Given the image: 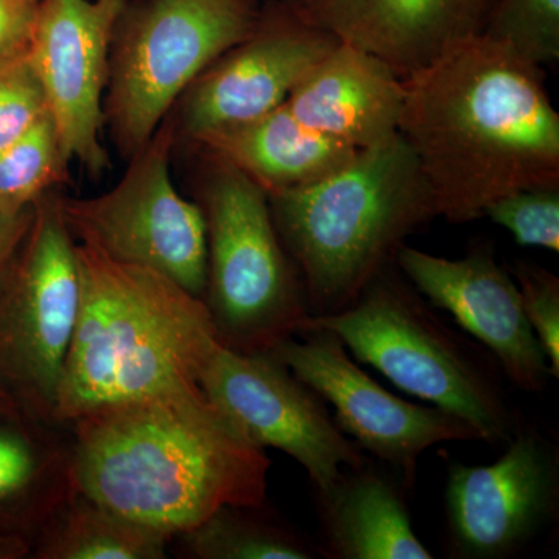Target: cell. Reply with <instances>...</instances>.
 Here are the masks:
<instances>
[{
  "instance_id": "1",
  "label": "cell",
  "mask_w": 559,
  "mask_h": 559,
  "mask_svg": "<svg viewBox=\"0 0 559 559\" xmlns=\"http://www.w3.org/2000/svg\"><path fill=\"white\" fill-rule=\"evenodd\" d=\"M399 132L437 216L484 218L511 191L559 183V114L543 70L480 35L404 76Z\"/></svg>"
},
{
  "instance_id": "2",
  "label": "cell",
  "mask_w": 559,
  "mask_h": 559,
  "mask_svg": "<svg viewBox=\"0 0 559 559\" xmlns=\"http://www.w3.org/2000/svg\"><path fill=\"white\" fill-rule=\"evenodd\" d=\"M64 428L75 491L171 538L221 507L267 503L271 459L200 382L98 407Z\"/></svg>"
},
{
  "instance_id": "3",
  "label": "cell",
  "mask_w": 559,
  "mask_h": 559,
  "mask_svg": "<svg viewBox=\"0 0 559 559\" xmlns=\"http://www.w3.org/2000/svg\"><path fill=\"white\" fill-rule=\"evenodd\" d=\"M81 301L55 423L198 382L216 344L204 301L76 242Z\"/></svg>"
},
{
  "instance_id": "4",
  "label": "cell",
  "mask_w": 559,
  "mask_h": 559,
  "mask_svg": "<svg viewBox=\"0 0 559 559\" xmlns=\"http://www.w3.org/2000/svg\"><path fill=\"white\" fill-rule=\"evenodd\" d=\"M267 197L312 318L355 304L395 263L404 241L437 218L428 182L400 132L360 150L329 178Z\"/></svg>"
},
{
  "instance_id": "5",
  "label": "cell",
  "mask_w": 559,
  "mask_h": 559,
  "mask_svg": "<svg viewBox=\"0 0 559 559\" xmlns=\"http://www.w3.org/2000/svg\"><path fill=\"white\" fill-rule=\"evenodd\" d=\"M308 329L336 334L353 358L403 392L469 423L485 443L507 444L524 425L487 349L443 322L392 266L344 311L311 316L301 331Z\"/></svg>"
},
{
  "instance_id": "6",
  "label": "cell",
  "mask_w": 559,
  "mask_h": 559,
  "mask_svg": "<svg viewBox=\"0 0 559 559\" xmlns=\"http://www.w3.org/2000/svg\"><path fill=\"white\" fill-rule=\"evenodd\" d=\"M210 156L200 207L207 237L205 307L224 347L270 353L311 318L296 264L280 240L267 191Z\"/></svg>"
},
{
  "instance_id": "7",
  "label": "cell",
  "mask_w": 559,
  "mask_h": 559,
  "mask_svg": "<svg viewBox=\"0 0 559 559\" xmlns=\"http://www.w3.org/2000/svg\"><path fill=\"white\" fill-rule=\"evenodd\" d=\"M252 0H145L124 11L109 58L105 123L127 159L209 66L259 24Z\"/></svg>"
},
{
  "instance_id": "8",
  "label": "cell",
  "mask_w": 559,
  "mask_h": 559,
  "mask_svg": "<svg viewBox=\"0 0 559 559\" xmlns=\"http://www.w3.org/2000/svg\"><path fill=\"white\" fill-rule=\"evenodd\" d=\"M81 301L76 241L58 194L35 216L0 282V388L22 414L55 423Z\"/></svg>"
},
{
  "instance_id": "9",
  "label": "cell",
  "mask_w": 559,
  "mask_h": 559,
  "mask_svg": "<svg viewBox=\"0 0 559 559\" xmlns=\"http://www.w3.org/2000/svg\"><path fill=\"white\" fill-rule=\"evenodd\" d=\"M176 131L175 121H164L106 193L58 197V204L76 242L119 263L165 275L202 300L207 282L205 221L200 204L180 197L173 183Z\"/></svg>"
},
{
  "instance_id": "10",
  "label": "cell",
  "mask_w": 559,
  "mask_h": 559,
  "mask_svg": "<svg viewBox=\"0 0 559 559\" xmlns=\"http://www.w3.org/2000/svg\"><path fill=\"white\" fill-rule=\"evenodd\" d=\"M198 382L255 447L296 460L316 492L367 463L366 452L331 417L325 401L272 353H240L216 344Z\"/></svg>"
},
{
  "instance_id": "11",
  "label": "cell",
  "mask_w": 559,
  "mask_h": 559,
  "mask_svg": "<svg viewBox=\"0 0 559 559\" xmlns=\"http://www.w3.org/2000/svg\"><path fill=\"white\" fill-rule=\"evenodd\" d=\"M272 355L331 404L334 419L356 444L415 484L425 451L448 441H481L450 412L393 395L353 360L336 334L308 329L283 341Z\"/></svg>"
},
{
  "instance_id": "12",
  "label": "cell",
  "mask_w": 559,
  "mask_h": 559,
  "mask_svg": "<svg viewBox=\"0 0 559 559\" xmlns=\"http://www.w3.org/2000/svg\"><path fill=\"white\" fill-rule=\"evenodd\" d=\"M130 0H40L28 57L43 84L51 119L69 162L92 178L110 168L103 146V92L110 47Z\"/></svg>"
},
{
  "instance_id": "13",
  "label": "cell",
  "mask_w": 559,
  "mask_h": 559,
  "mask_svg": "<svg viewBox=\"0 0 559 559\" xmlns=\"http://www.w3.org/2000/svg\"><path fill=\"white\" fill-rule=\"evenodd\" d=\"M495 463L448 469L452 557L503 559L524 550L554 521L559 463L554 443L522 425Z\"/></svg>"
},
{
  "instance_id": "14",
  "label": "cell",
  "mask_w": 559,
  "mask_h": 559,
  "mask_svg": "<svg viewBox=\"0 0 559 559\" xmlns=\"http://www.w3.org/2000/svg\"><path fill=\"white\" fill-rule=\"evenodd\" d=\"M340 43L286 7L260 17L248 38L221 55L183 92L180 132L193 140L267 116L288 102Z\"/></svg>"
},
{
  "instance_id": "15",
  "label": "cell",
  "mask_w": 559,
  "mask_h": 559,
  "mask_svg": "<svg viewBox=\"0 0 559 559\" xmlns=\"http://www.w3.org/2000/svg\"><path fill=\"white\" fill-rule=\"evenodd\" d=\"M395 264L433 308L451 314L487 349L516 388L527 393L546 389L551 378L546 353L525 318L516 280L491 250L452 260L403 245Z\"/></svg>"
},
{
  "instance_id": "16",
  "label": "cell",
  "mask_w": 559,
  "mask_h": 559,
  "mask_svg": "<svg viewBox=\"0 0 559 559\" xmlns=\"http://www.w3.org/2000/svg\"><path fill=\"white\" fill-rule=\"evenodd\" d=\"M498 0H286L312 27L380 58L404 79L485 32Z\"/></svg>"
},
{
  "instance_id": "17",
  "label": "cell",
  "mask_w": 559,
  "mask_h": 559,
  "mask_svg": "<svg viewBox=\"0 0 559 559\" xmlns=\"http://www.w3.org/2000/svg\"><path fill=\"white\" fill-rule=\"evenodd\" d=\"M403 79L374 55L340 43L286 106L304 127L356 150L371 148L399 132Z\"/></svg>"
},
{
  "instance_id": "18",
  "label": "cell",
  "mask_w": 559,
  "mask_h": 559,
  "mask_svg": "<svg viewBox=\"0 0 559 559\" xmlns=\"http://www.w3.org/2000/svg\"><path fill=\"white\" fill-rule=\"evenodd\" d=\"M191 142L229 162L267 193L329 178L360 151L304 127L286 103L261 119L204 132Z\"/></svg>"
},
{
  "instance_id": "19",
  "label": "cell",
  "mask_w": 559,
  "mask_h": 559,
  "mask_svg": "<svg viewBox=\"0 0 559 559\" xmlns=\"http://www.w3.org/2000/svg\"><path fill=\"white\" fill-rule=\"evenodd\" d=\"M323 544L336 559H432L415 535L403 492L380 471L347 469L330 489L316 492Z\"/></svg>"
},
{
  "instance_id": "20",
  "label": "cell",
  "mask_w": 559,
  "mask_h": 559,
  "mask_svg": "<svg viewBox=\"0 0 559 559\" xmlns=\"http://www.w3.org/2000/svg\"><path fill=\"white\" fill-rule=\"evenodd\" d=\"M73 492L68 429L22 412L0 418V532L33 543Z\"/></svg>"
},
{
  "instance_id": "21",
  "label": "cell",
  "mask_w": 559,
  "mask_h": 559,
  "mask_svg": "<svg viewBox=\"0 0 559 559\" xmlns=\"http://www.w3.org/2000/svg\"><path fill=\"white\" fill-rule=\"evenodd\" d=\"M171 536L73 492L32 543L35 559H164Z\"/></svg>"
},
{
  "instance_id": "22",
  "label": "cell",
  "mask_w": 559,
  "mask_h": 559,
  "mask_svg": "<svg viewBox=\"0 0 559 559\" xmlns=\"http://www.w3.org/2000/svg\"><path fill=\"white\" fill-rule=\"evenodd\" d=\"M179 554L191 559H314L319 547L260 507H221L180 533Z\"/></svg>"
},
{
  "instance_id": "23",
  "label": "cell",
  "mask_w": 559,
  "mask_h": 559,
  "mask_svg": "<svg viewBox=\"0 0 559 559\" xmlns=\"http://www.w3.org/2000/svg\"><path fill=\"white\" fill-rule=\"evenodd\" d=\"M70 162L49 110L16 142L0 151V213L32 207L68 180Z\"/></svg>"
},
{
  "instance_id": "24",
  "label": "cell",
  "mask_w": 559,
  "mask_h": 559,
  "mask_svg": "<svg viewBox=\"0 0 559 559\" xmlns=\"http://www.w3.org/2000/svg\"><path fill=\"white\" fill-rule=\"evenodd\" d=\"M481 35L543 68L559 58V0H498Z\"/></svg>"
},
{
  "instance_id": "25",
  "label": "cell",
  "mask_w": 559,
  "mask_h": 559,
  "mask_svg": "<svg viewBox=\"0 0 559 559\" xmlns=\"http://www.w3.org/2000/svg\"><path fill=\"white\" fill-rule=\"evenodd\" d=\"M484 218L509 231L522 248L559 252V183L511 191L488 205Z\"/></svg>"
},
{
  "instance_id": "26",
  "label": "cell",
  "mask_w": 559,
  "mask_h": 559,
  "mask_svg": "<svg viewBox=\"0 0 559 559\" xmlns=\"http://www.w3.org/2000/svg\"><path fill=\"white\" fill-rule=\"evenodd\" d=\"M49 110L31 57L0 64V151L16 142Z\"/></svg>"
},
{
  "instance_id": "27",
  "label": "cell",
  "mask_w": 559,
  "mask_h": 559,
  "mask_svg": "<svg viewBox=\"0 0 559 559\" xmlns=\"http://www.w3.org/2000/svg\"><path fill=\"white\" fill-rule=\"evenodd\" d=\"M522 308L546 353L551 378H559V278L536 264L520 261L513 270Z\"/></svg>"
},
{
  "instance_id": "28",
  "label": "cell",
  "mask_w": 559,
  "mask_h": 559,
  "mask_svg": "<svg viewBox=\"0 0 559 559\" xmlns=\"http://www.w3.org/2000/svg\"><path fill=\"white\" fill-rule=\"evenodd\" d=\"M40 0H0V64L27 53Z\"/></svg>"
},
{
  "instance_id": "29",
  "label": "cell",
  "mask_w": 559,
  "mask_h": 559,
  "mask_svg": "<svg viewBox=\"0 0 559 559\" xmlns=\"http://www.w3.org/2000/svg\"><path fill=\"white\" fill-rule=\"evenodd\" d=\"M33 216H35V205L13 215L0 213V282L31 229Z\"/></svg>"
},
{
  "instance_id": "30",
  "label": "cell",
  "mask_w": 559,
  "mask_h": 559,
  "mask_svg": "<svg viewBox=\"0 0 559 559\" xmlns=\"http://www.w3.org/2000/svg\"><path fill=\"white\" fill-rule=\"evenodd\" d=\"M32 558V540L17 533L0 532V559Z\"/></svg>"
},
{
  "instance_id": "31",
  "label": "cell",
  "mask_w": 559,
  "mask_h": 559,
  "mask_svg": "<svg viewBox=\"0 0 559 559\" xmlns=\"http://www.w3.org/2000/svg\"><path fill=\"white\" fill-rule=\"evenodd\" d=\"M17 412H21L20 407L16 406L9 393L0 388V418L10 417V415L17 414Z\"/></svg>"
}]
</instances>
